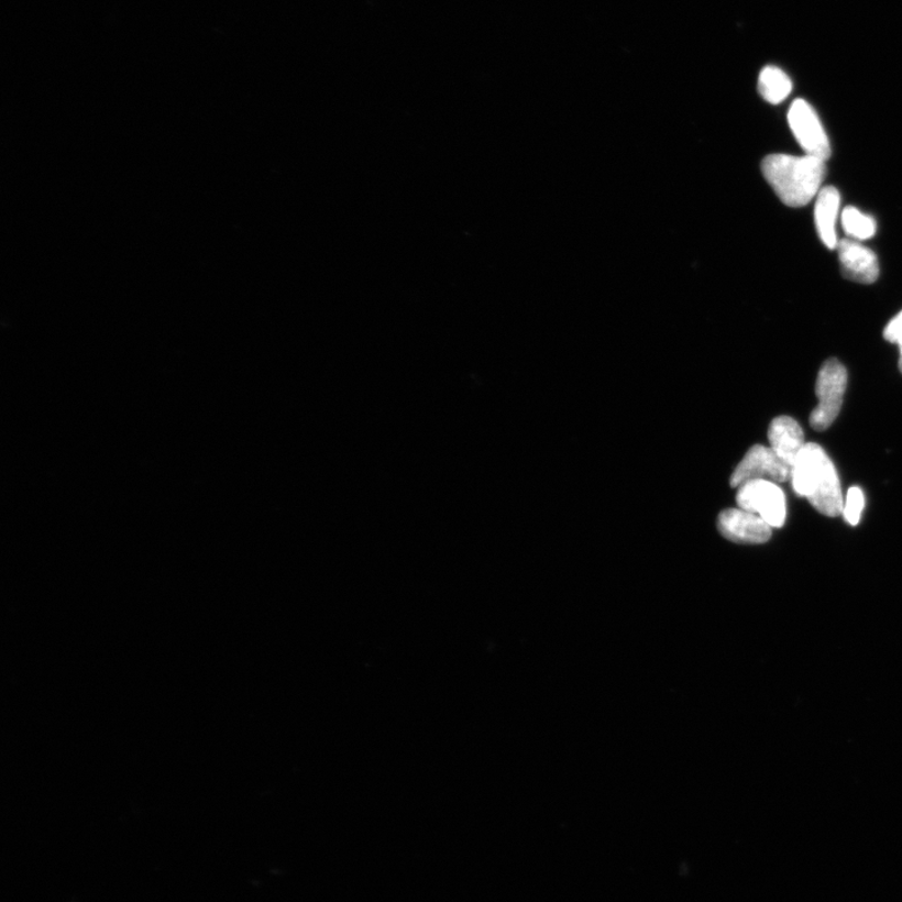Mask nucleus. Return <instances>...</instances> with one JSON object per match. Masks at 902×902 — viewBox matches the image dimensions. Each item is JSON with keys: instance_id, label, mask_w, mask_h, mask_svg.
Segmentation results:
<instances>
[{"instance_id": "f257e3e1", "label": "nucleus", "mask_w": 902, "mask_h": 902, "mask_svg": "<svg viewBox=\"0 0 902 902\" xmlns=\"http://www.w3.org/2000/svg\"><path fill=\"white\" fill-rule=\"evenodd\" d=\"M792 486L805 496L812 507L826 517H838L844 510L843 491L836 468L826 451L815 443L802 449L792 469Z\"/></svg>"}, {"instance_id": "f03ea898", "label": "nucleus", "mask_w": 902, "mask_h": 902, "mask_svg": "<svg viewBox=\"0 0 902 902\" xmlns=\"http://www.w3.org/2000/svg\"><path fill=\"white\" fill-rule=\"evenodd\" d=\"M762 173L784 205L802 207L821 191L826 167L814 156L771 155L763 160Z\"/></svg>"}, {"instance_id": "7ed1b4c3", "label": "nucleus", "mask_w": 902, "mask_h": 902, "mask_svg": "<svg viewBox=\"0 0 902 902\" xmlns=\"http://www.w3.org/2000/svg\"><path fill=\"white\" fill-rule=\"evenodd\" d=\"M847 386L846 367L836 359L826 361L821 367L816 395L818 404L811 413V427L817 431H825L833 426L840 414L844 395Z\"/></svg>"}, {"instance_id": "20e7f679", "label": "nucleus", "mask_w": 902, "mask_h": 902, "mask_svg": "<svg viewBox=\"0 0 902 902\" xmlns=\"http://www.w3.org/2000/svg\"><path fill=\"white\" fill-rule=\"evenodd\" d=\"M738 508L760 516L772 528H781L787 520V496L779 484L751 481L738 486Z\"/></svg>"}, {"instance_id": "39448f33", "label": "nucleus", "mask_w": 902, "mask_h": 902, "mask_svg": "<svg viewBox=\"0 0 902 902\" xmlns=\"http://www.w3.org/2000/svg\"><path fill=\"white\" fill-rule=\"evenodd\" d=\"M792 469L774 453L771 447L755 446L747 451L734 475L730 476V486L738 488L739 485L751 481L787 483L792 480Z\"/></svg>"}, {"instance_id": "423d86ee", "label": "nucleus", "mask_w": 902, "mask_h": 902, "mask_svg": "<svg viewBox=\"0 0 902 902\" xmlns=\"http://www.w3.org/2000/svg\"><path fill=\"white\" fill-rule=\"evenodd\" d=\"M789 123L793 135L806 155L827 161L832 147L817 113L804 99H796L789 112Z\"/></svg>"}, {"instance_id": "0eeeda50", "label": "nucleus", "mask_w": 902, "mask_h": 902, "mask_svg": "<svg viewBox=\"0 0 902 902\" xmlns=\"http://www.w3.org/2000/svg\"><path fill=\"white\" fill-rule=\"evenodd\" d=\"M719 534L738 544H762L772 536V527L757 514L741 508L726 509L717 519Z\"/></svg>"}, {"instance_id": "6e6552de", "label": "nucleus", "mask_w": 902, "mask_h": 902, "mask_svg": "<svg viewBox=\"0 0 902 902\" xmlns=\"http://www.w3.org/2000/svg\"><path fill=\"white\" fill-rule=\"evenodd\" d=\"M836 249L846 278L865 285L877 282L880 275L879 261L870 249L853 239L838 241Z\"/></svg>"}, {"instance_id": "1a4fd4ad", "label": "nucleus", "mask_w": 902, "mask_h": 902, "mask_svg": "<svg viewBox=\"0 0 902 902\" xmlns=\"http://www.w3.org/2000/svg\"><path fill=\"white\" fill-rule=\"evenodd\" d=\"M769 440L774 453L792 468L806 446L804 430L790 417H779L771 422Z\"/></svg>"}, {"instance_id": "9d476101", "label": "nucleus", "mask_w": 902, "mask_h": 902, "mask_svg": "<svg viewBox=\"0 0 902 902\" xmlns=\"http://www.w3.org/2000/svg\"><path fill=\"white\" fill-rule=\"evenodd\" d=\"M840 194L835 187L821 188L815 206V222L818 237L829 250L838 245L836 221L840 210Z\"/></svg>"}, {"instance_id": "9b49d317", "label": "nucleus", "mask_w": 902, "mask_h": 902, "mask_svg": "<svg viewBox=\"0 0 902 902\" xmlns=\"http://www.w3.org/2000/svg\"><path fill=\"white\" fill-rule=\"evenodd\" d=\"M759 90L765 101L779 105L792 90L790 77L778 67H766L759 78Z\"/></svg>"}, {"instance_id": "f8f14e48", "label": "nucleus", "mask_w": 902, "mask_h": 902, "mask_svg": "<svg viewBox=\"0 0 902 902\" xmlns=\"http://www.w3.org/2000/svg\"><path fill=\"white\" fill-rule=\"evenodd\" d=\"M843 228L853 240L864 241L875 237L877 221L855 207H846L843 212Z\"/></svg>"}, {"instance_id": "ddd939ff", "label": "nucleus", "mask_w": 902, "mask_h": 902, "mask_svg": "<svg viewBox=\"0 0 902 902\" xmlns=\"http://www.w3.org/2000/svg\"><path fill=\"white\" fill-rule=\"evenodd\" d=\"M864 507H865L864 493L860 488H857V486H854V488H851L849 491V493H847L846 502L844 504V510H843L844 517L847 520V522H849V525H851L854 527L859 525Z\"/></svg>"}, {"instance_id": "4468645a", "label": "nucleus", "mask_w": 902, "mask_h": 902, "mask_svg": "<svg viewBox=\"0 0 902 902\" xmlns=\"http://www.w3.org/2000/svg\"><path fill=\"white\" fill-rule=\"evenodd\" d=\"M883 337L890 342H895V344L900 345L902 342V311L899 312L894 319H892L886 331H883Z\"/></svg>"}, {"instance_id": "2eb2a0df", "label": "nucleus", "mask_w": 902, "mask_h": 902, "mask_svg": "<svg viewBox=\"0 0 902 902\" xmlns=\"http://www.w3.org/2000/svg\"><path fill=\"white\" fill-rule=\"evenodd\" d=\"M899 346H900V363H899V366H900V372L902 373V342Z\"/></svg>"}]
</instances>
